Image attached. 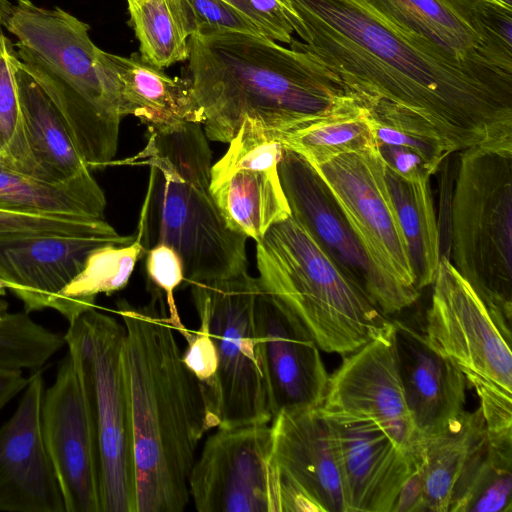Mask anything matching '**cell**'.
<instances>
[{"mask_svg": "<svg viewBox=\"0 0 512 512\" xmlns=\"http://www.w3.org/2000/svg\"><path fill=\"white\" fill-rule=\"evenodd\" d=\"M278 172L291 216L386 314L390 297L319 172L300 154L284 147Z\"/></svg>", "mask_w": 512, "mask_h": 512, "instance_id": "cell-19", "label": "cell"}, {"mask_svg": "<svg viewBox=\"0 0 512 512\" xmlns=\"http://www.w3.org/2000/svg\"><path fill=\"white\" fill-rule=\"evenodd\" d=\"M115 235L105 220L70 214H35L0 209V241L37 235Z\"/></svg>", "mask_w": 512, "mask_h": 512, "instance_id": "cell-34", "label": "cell"}, {"mask_svg": "<svg viewBox=\"0 0 512 512\" xmlns=\"http://www.w3.org/2000/svg\"><path fill=\"white\" fill-rule=\"evenodd\" d=\"M394 321L398 371L415 428L425 439L445 429L465 410L467 381L424 334Z\"/></svg>", "mask_w": 512, "mask_h": 512, "instance_id": "cell-22", "label": "cell"}, {"mask_svg": "<svg viewBox=\"0 0 512 512\" xmlns=\"http://www.w3.org/2000/svg\"><path fill=\"white\" fill-rule=\"evenodd\" d=\"M228 144L211 166L210 190L227 226L258 241L291 215L278 172L284 146L251 119L243 121Z\"/></svg>", "mask_w": 512, "mask_h": 512, "instance_id": "cell-14", "label": "cell"}, {"mask_svg": "<svg viewBox=\"0 0 512 512\" xmlns=\"http://www.w3.org/2000/svg\"><path fill=\"white\" fill-rule=\"evenodd\" d=\"M125 326L91 308L63 335L90 421L101 512H135V477L123 363Z\"/></svg>", "mask_w": 512, "mask_h": 512, "instance_id": "cell-8", "label": "cell"}, {"mask_svg": "<svg viewBox=\"0 0 512 512\" xmlns=\"http://www.w3.org/2000/svg\"><path fill=\"white\" fill-rule=\"evenodd\" d=\"M137 1H139V0H127L128 4H133V3L137 2Z\"/></svg>", "mask_w": 512, "mask_h": 512, "instance_id": "cell-46", "label": "cell"}, {"mask_svg": "<svg viewBox=\"0 0 512 512\" xmlns=\"http://www.w3.org/2000/svg\"><path fill=\"white\" fill-rule=\"evenodd\" d=\"M28 382L21 369L0 367V411Z\"/></svg>", "mask_w": 512, "mask_h": 512, "instance_id": "cell-42", "label": "cell"}, {"mask_svg": "<svg viewBox=\"0 0 512 512\" xmlns=\"http://www.w3.org/2000/svg\"><path fill=\"white\" fill-rule=\"evenodd\" d=\"M372 132L377 145L402 146L416 152L435 173L449 156L441 144L421 135L379 122L371 117Z\"/></svg>", "mask_w": 512, "mask_h": 512, "instance_id": "cell-38", "label": "cell"}, {"mask_svg": "<svg viewBox=\"0 0 512 512\" xmlns=\"http://www.w3.org/2000/svg\"><path fill=\"white\" fill-rule=\"evenodd\" d=\"M0 25L16 38L20 65L60 111L90 170L108 167L124 116L106 51L91 40L90 26L31 0H0Z\"/></svg>", "mask_w": 512, "mask_h": 512, "instance_id": "cell-5", "label": "cell"}, {"mask_svg": "<svg viewBox=\"0 0 512 512\" xmlns=\"http://www.w3.org/2000/svg\"><path fill=\"white\" fill-rule=\"evenodd\" d=\"M189 47L188 79L212 141L229 143L245 119L276 137L349 96L311 53L261 34L199 31Z\"/></svg>", "mask_w": 512, "mask_h": 512, "instance_id": "cell-3", "label": "cell"}, {"mask_svg": "<svg viewBox=\"0 0 512 512\" xmlns=\"http://www.w3.org/2000/svg\"><path fill=\"white\" fill-rule=\"evenodd\" d=\"M224 1L231 4L233 7H235L237 10H239L241 13L246 15L250 20H252L257 25V27L260 29V31L262 33L260 21H259L258 17L256 16L252 6L250 5L249 0H224ZM262 35H263V33H262Z\"/></svg>", "mask_w": 512, "mask_h": 512, "instance_id": "cell-43", "label": "cell"}, {"mask_svg": "<svg viewBox=\"0 0 512 512\" xmlns=\"http://www.w3.org/2000/svg\"><path fill=\"white\" fill-rule=\"evenodd\" d=\"M148 132L141 151L109 164L149 167L135 241L145 251L173 247L188 286L247 272V238L227 226L210 190L212 152L202 125Z\"/></svg>", "mask_w": 512, "mask_h": 512, "instance_id": "cell-4", "label": "cell"}, {"mask_svg": "<svg viewBox=\"0 0 512 512\" xmlns=\"http://www.w3.org/2000/svg\"><path fill=\"white\" fill-rule=\"evenodd\" d=\"M450 262L497 322L512 325V141L461 151Z\"/></svg>", "mask_w": 512, "mask_h": 512, "instance_id": "cell-7", "label": "cell"}, {"mask_svg": "<svg viewBox=\"0 0 512 512\" xmlns=\"http://www.w3.org/2000/svg\"><path fill=\"white\" fill-rule=\"evenodd\" d=\"M455 59L512 72V8L495 0H359Z\"/></svg>", "mask_w": 512, "mask_h": 512, "instance_id": "cell-13", "label": "cell"}, {"mask_svg": "<svg viewBox=\"0 0 512 512\" xmlns=\"http://www.w3.org/2000/svg\"><path fill=\"white\" fill-rule=\"evenodd\" d=\"M512 511V439H489L462 478L450 512Z\"/></svg>", "mask_w": 512, "mask_h": 512, "instance_id": "cell-31", "label": "cell"}, {"mask_svg": "<svg viewBox=\"0 0 512 512\" xmlns=\"http://www.w3.org/2000/svg\"><path fill=\"white\" fill-rule=\"evenodd\" d=\"M128 9L144 62L164 69L188 60L189 36L172 0H139Z\"/></svg>", "mask_w": 512, "mask_h": 512, "instance_id": "cell-32", "label": "cell"}, {"mask_svg": "<svg viewBox=\"0 0 512 512\" xmlns=\"http://www.w3.org/2000/svg\"><path fill=\"white\" fill-rule=\"evenodd\" d=\"M302 41L379 122L448 155L512 141V72L466 64L402 33L359 0H280Z\"/></svg>", "mask_w": 512, "mask_h": 512, "instance_id": "cell-1", "label": "cell"}, {"mask_svg": "<svg viewBox=\"0 0 512 512\" xmlns=\"http://www.w3.org/2000/svg\"><path fill=\"white\" fill-rule=\"evenodd\" d=\"M258 17L264 36L279 42L290 44L294 29L280 0H249Z\"/></svg>", "mask_w": 512, "mask_h": 512, "instance_id": "cell-39", "label": "cell"}, {"mask_svg": "<svg viewBox=\"0 0 512 512\" xmlns=\"http://www.w3.org/2000/svg\"><path fill=\"white\" fill-rule=\"evenodd\" d=\"M254 338L272 419L281 412L320 408L329 379L320 348L301 320L261 285Z\"/></svg>", "mask_w": 512, "mask_h": 512, "instance_id": "cell-15", "label": "cell"}, {"mask_svg": "<svg viewBox=\"0 0 512 512\" xmlns=\"http://www.w3.org/2000/svg\"><path fill=\"white\" fill-rule=\"evenodd\" d=\"M106 198L93 176L50 183L0 162V209L35 214H70L104 219Z\"/></svg>", "mask_w": 512, "mask_h": 512, "instance_id": "cell-28", "label": "cell"}, {"mask_svg": "<svg viewBox=\"0 0 512 512\" xmlns=\"http://www.w3.org/2000/svg\"><path fill=\"white\" fill-rule=\"evenodd\" d=\"M313 167L328 185L384 285L393 313L412 306L421 290L416 285L378 148L342 153Z\"/></svg>", "mask_w": 512, "mask_h": 512, "instance_id": "cell-11", "label": "cell"}, {"mask_svg": "<svg viewBox=\"0 0 512 512\" xmlns=\"http://www.w3.org/2000/svg\"><path fill=\"white\" fill-rule=\"evenodd\" d=\"M43 439L66 512H101L95 441L70 356L60 363L41 405Z\"/></svg>", "mask_w": 512, "mask_h": 512, "instance_id": "cell-17", "label": "cell"}, {"mask_svg": "<svg viewBox=\"0 0 512 512\" xmlns=\"http://www.w3.org/2000/svg\"><path fill=\"white\" fill-rule=\"evenodd\" d=\"M281 485L269 423L217 428L189 476L199 512H282Z\"/></svg>", "mask_w": 512, "mask_h": 512, "instance_id": "cell-12", "label": "cell"}, {"mask_svg": "<svg viewBox=\"0 0 512 512\" xmlns=\"http://www.w3.org/2000/svg\"><path fill=\"white\" fill-rule=\"evenodd\" d=\"M32 371L16 411L0 427V511L66 512L42 434L43 375Z\"/></svg>", "mask_w": 512, "mask_h": 512, "instance_id": "cell-18", "label": "cell"}, {"mask_svg": "<svg viewBox=\"0 0 512 512\" xmlns=\"http://www.w3.org/2000/svg\"><path fill=\"white\" fill-rule=\"evenodd\" d=\"M273 458L321 512H346L329 425L320 410L281 412L271 421Z\"/></svg>", "mask_w": 512, "mask_h": 512, "instance_id": "cell-23", "label": "cell"}, {"mask_svg": "<svg viewBox=\"0 0 512 512\" xmlns=\"http://www.w3.org/2000/svg\"><path fill=\"white\" fill-rule=\"evenodd\" d=\"M262 288L291 310L319 348L345 356L394 322L291 215L256 241Z\"/></svg>", "mask_w": 512, "mask_h": 512, "instance_id": "cell-6", "label": "cell"}, {"mask_svg": "<svg viewBox=\"0 0 512 512\" xmlns=\"http://www.w3.org/2000/svg\"><path fill=\"white\" fill-rule=\"evenodd\" d=\"M134 235H37L0 241V278L27 313L54 308L86 258L105 245H126Z\"/></svg>", "mask_w": 512, "mask_h": 512, "instance_id": "cell-21", "label": "cell"}, {"mask_svg": "<svg viewBox=\"0 0 512 512\" xmlns=\"http://www.w3.org/2000/svg\"><path fill=\"white\" fill-rule=\"evenodd\" d=\"M424 499L425 468L422 451L415 459L413 469L396 498L392 512H424Z\"/></svg>", "mask_w": 512, "mask_h": 512, "instance_id": "cell-41", "label": "cell"}, {"mask_svg": "<svg viewBox=\"0 0 512 512\" xmlns=\"http://www.w3.org/2000/svg\"><path fill=\"white\" fill-rule=\"evenodd\" d=\"M105 59L118 88L124 117L133 115L152 131L187 122L202 123L189 79L171 77L136 53L125 57L106 52Z\"/></svg>", "mask_w": 512, "mask_h": 512, "instance_id": "cell-24", "label": "cell"}, {"mask_svg": "<svg viewBox=\"0 0 512 512\" xmlns=\"http://www.w3.org/2000/svg\"><path fill=\"white\" fill-rule=\"evenodd\" d=\"M6 289H8V284L2 278H0V296H4L6 294ZM6 310V305H0V314Z\"/></svg>", "mask_w": 512, "mask_h": 512, "instance_id": "cell-44", "label": "cell"}, {"mask_svg": "<svg viewBox=\"0 0 512 512\" xmlns=\"http://www.w3.org/2000/svg\"><path fill=\"white\" fill-rule=\"evenodd\" d=\"M15 77L28 142L42 180L68 183L91 177L60 111L23 69L19 58Z\"/></svg>", "mask_w": 512, "mask_h": 512, "instance_id": "cell-25", "label": "cell"}, {"mask_svg": "<svg viewBox=\"0 0 512 512\" xmlns=\"http://www.w3.org/2000/svg\"><path fill=\"white\" fill-rule=\"evenodd\" d=\"M146 251L134 240L126 245H105L94 249L81 271L62 289L54 305L71 323L95 307L99 294L111 295L125 288L135 265Z\"/></svg>", "mask_w": 512, "mask_h": 512, "instance_id": "cell-30", "label": "cell"}, {"mask_svg": "<svg viewBox=\"0 0 512 512\" xmlns=\"http://www.w3.org/2000/svg\"><path fill=\"white\" fill-rule=\"evenodd\" d=\"M276 138L313 166L342 153L377 147L370 113L351 96L326 113L280 133Z\"/></svg>", "mask_w": 512, "mask_h": 512, "instance_id": "cell-29", "label": "cell"}, {"mask_svg": "<svg viewBox=\"0 0 512 512\" xmlns=\"http://www.w3.org/2000/svg\"><path fill=\"white\" fill-rule=\"evenodd\" d=\"M193 302L217 353L214 398L218 428L271 423L254 338L258 278L244 272L190 285Z\"/></svg>", "mask_w": 512, "mask_h": 512, "instance_id": "cell-10", "label": "cell"}, {"mask_svg": "<svg viewBox=\"0 0 512 512\" xmlns=\"http://www.w3.org/2000/svg\"><path fill=\"white\" fill-rule=\"evenodd\" d=\"M116 303L125 326L123 363L135 477V512H181L204 434L219 427L207 390L189 371L164 296Z\"/></svg>", "mask_w": 512, "mask_h": 512, "instance_id": "cell-2", "label": "cell"}, {"mask_svg": "<svg viewBox=\"0 0 512 512\" xmlns=\"http://www.w3.org/2000/svg\"><path fill=\"white\" fill-rule=\"evenodd\" d=\"M172 1L189 37L199 31H230L262 35L252 20L224 0Z\"/></svg>", "mask_w": 512, "mask_h": 512, "instance_id": "cell-35", "label": "cell"}, {"mask_svg": "<svg viewBox=\"0 0 512 512\" xmlns=\"http://www.w3.org/2000/svg\"><path fill=\"white\" fill-rule=\"evenodd\" d=\"M17 59L14 44L5 36L0 25V162L42 180L28 142L20 107L15 77Z\"/></svg>", "mask_w": 512, "mask_h": 512, "instance_id": "cell-33", "label": "cell"}, {"mask_svg": "<svg viewBox=\"0 0 512 512\" xmlns=\"http://www.w3.org/2000/svg\"><path fill=\"white\" fill-rule=\"evenodd\" d=\"M386 182L419 290L431 286L441 259L440 232L429 175L407 180L385 165Z\"/></svg>", "mask_w": 512, "mask_h": 512, "instance_id": "cell-27", "label": "cell"}, {"mask_svg": "<svg viewBox=\"0 0 512 512\" xmlns=\"http://www.w3.org/2000/svg\"><path fill=\"white\" fill-rule=\"evenodd\" d=\"M199 321L198 329L191 331L190 335L185 338L187 346L185 351L182 352V360L189 371L207 390L211 405L218 416L214 398L215 376L218 365L217 353L206 322Z\"/></svg>", "mask_w": 512, "mask_h": 512, "instance_id": "cell-37", "label": "cell"}, {"mask_svg": "<svg viewBox=\"0 0 512 512\" xmlns=\"http://www.w3.org/2000/svg\"><path fill=\"white\" fill-rule=\"evenodd\" d=\"M320 410L333 438L346 512H392L417 456L370 420Z\"/></svg>", "mask_w": 512, "mask_h": 512, "instance_id": "cell-20", "label": "cell"}, {"mask_svg": "<svg viewBox=\"0 0 512 512\" xmlns=\"http://www.w3.org/2000/svg\"><path fill=\"white\" fill-rule=\"evenodd\" d=\"M431 286L423 333L427 342L475 390L487 436L512 437L511 331L497 322L445 255Z\"/></svg>", "mask_w": 512, "mask_h": 512, "instance_id": "cell-9", "label": "cell"}, {"mask_svg": "<svg viewBox=\"0 0 512 512\" xmlns=\"http://www.w3.org/2000/svg\"><path fill=\"white\" fill-rule=\"evenodd\" d=\"M495 1L499 2L500 4H502L506 7L512 8V0H495Z\"/></svg>", "mask_w": 512, "mask_h": 512, "instance_id": "cell-45", "label": "cell"}, {"mask_svg": "<svg viewBox=\"0 0 512 512\" xmlns=\"http://www.w3.org/2000/svg\"><path fill=\"white\" fill-rule=\"evenodd\" d=\"M377 148L385 165L407 180L434 174L428 164L409 148L386 144L377 145Z\"/></svg>", "mask_w": 512, "mask_h": 512, "instance_id": "cell-40", "label": "cell"}, {"mask_svg": "<svg viewBox=\"0 0 512 512\" xmlns=\"http://www.w3.org/2000/svg\"><path fill=\"white\" fill-rule=\"evenodd\" d=\"M323 411L372 421L410 456L424 449L408 409L391 333L344 356L328 379Z\"/></svg>", "mask_w": 512, "mask_h": 512, "instance_id": "cell-16", "label": "cell"}, {"mask_svg": "<svg viewBox=\"0 0 512 512\" xmlns=\"http://www.w3.org/2000/svg\"><path fill=\"white\" fill-rule=\"evenodd\" d=\"M145 271L150 291L159 292L164 296L169 322L185 339L190 335L191 330L182 323L174 297L175 290L184 282V265L181 256L167 244H156L146 251Z\"/></svg>", "mask_w": 512, "mask_h": 512, "instance_id": "cell-36", "label": "cell"}, {"mask_svg": "<svg viewBox=\"0 0 512 512\" xmlns=\"http://www.w3.org/2000/svg\"><path fill=\"white\" fill-rule=\"evenodd\" d=\"M424 440V512H450L462 478L487 443L480 407L464 410L445 429Z\"/></svg>", "mask_w": 512, "mask_h": 512, "instance_id": "cell-26", "label": "cell"}]
</instances>
